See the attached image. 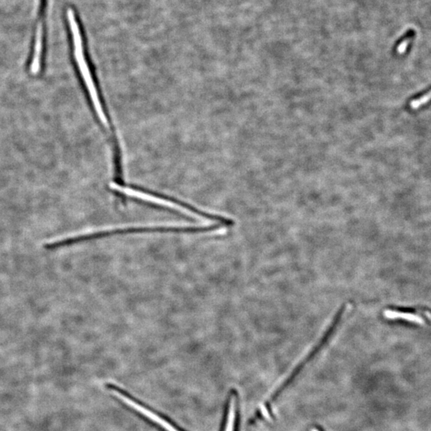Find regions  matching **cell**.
Listing matches in <instances>:
<instances>
[{
  "instance_id": "10",
  "label": "cell",
  "mask_w": 431,
  "mask_h": 431,
  "mask_svg": "<svg viewBox=\"0 0 431 431\" xmlns=\"http://www.w3.org/2000/svg\"><path fill=\"white\" fill-rule=\"evenodd\" d=\"M261 413H262V414H263L264 417H265L266 419L271 420V417H270V415H269V412H268L267 409H266L265 406H264V405H261Z\"/></svg>"
},
{
  "instance_id": "1",
  "label": "cell",
  "mask_w": 431,
  "mask_h": 431,
  "mask_svg": "<svg viewBox=\"0 0 431 431\" xmlns=\"http://www.w3.org/2000/svg\"><path fill=\"white\" fill-rule=\"evenodd\" d=\"M67 15L68 24L70 25L71 31L73 47H74V56L77 63V68L79 70L81 78L83 80L87 92L91 97V103L93 104L94 108L97 113L98 117L104 127L110 129V122L107 118V114L105 113L103 104L101 103L99 91L95 85V80L91 74V69L85 58V49H84L83 39L80 30L79 24L77 22L74 10L69 8L66 12Z\"/></svg>"
},
{
  "instance_id": "11",
  "label": "cell",
  "mask_w": 431,
  "mask_h": 431,
  "mask_svg": "<svg viewBox=\"0 0 431 431\" xmlns=\"http://www.w3.org/2000/svg\"><path fill=\"white\" fill-rule=\"evenodd\" d=\"M311 431H319L317 429H311Z\"/></svg>"
},
{
  "instance_id": "7",
  "label": "cell",
  "mask_w": 431,
  "mask_h": 431,
  "mask_svg": "<svg viewBox=\"0 0 431 431\" xmlns=\"http://www.w3.org/2000/svg\"><path fill=\"white\" fill-rule=\"evenodd\" d=\"M236 400L234 396L231 398L229 408H228V419H227L225 431H233L234 429L235 418H236Z\"/></svg>"
},
{
  "instance_id": "2",
  "label": "cell",
  "mask_w": 431,
  "mask_h": 431,
  "mask_svg": "<svg viewBox=\"0 0 431 431\" xmlns=\"http://www.w3.org/2000/svg\"><path fill=\"white\" fill-rule=\"evenodd\" d=\"M111 190H114V191L117 192L118 194H123L124 196L130 197V198L139 200V201L152 204V205H158L160 207L178 211L180 213L190 215L191 217L207 219L209 221H213V222L217 223V224H222L224 226H231L233 224V221L232 220L220 216V215L207 213L205 211L193 207L191 205H188L186 204L182 203V202H177L174 200L168 199L165 197L153 195V194H149L148 192L137 190V189L128 187V186H122V185L117 184V183H113L111 185Z\"/></svg>"
},
{
  "instance_id": "6",
  "label": "cell",
  "mask_w": 431,
  "mask_h": 431,
  "mask_svg": "<svg viewBox=\"0 0 431 431\" xmlns=\"http://www.w3.org/2000/svg\"><path fill=\"white\" fill-rule=\"evenodd\" d=\"M385 317L388 319H404V320L414 322V323L422 324L424 323V319L418 315H414L406 312H401L398 311H393V310H387L384 312Z\"/></svg>"
},
{
  "instance_id": "4",
  "label": "cell",
  "mask_w": 431,
  "mask_h": 431,
  "mask_svg": "<svg viewBox=\"0 0 431 431\" xmlns=\"http://www.w3.org/2000/svg\"><path fill=\"white\" fill-rule=\"evenodd\" d=\"M47 0H41L40 16L35 31V43H34L33 55L31 59V72L36 74L40 71L43 58V45H44V14Z\"/></svg>"
},
{
  "instance_id": "3",
  "label": "cell",
  "mask_w": 431,
  "mask_h": 431,
  "mask_svg": "<svg viewBox=\"0 0 431 431\" xmlns=\"http://www.w3.org/2000/svg\"><path fill=\"white\" fill-rule=\"evenodd\" d=\"M178 232V227L177 224H151V225H131V226L110 227L103 228L92 232H85L81 234L74 235L62 238L60 240H54L45 244L44 247L47 250H54L66 246L73 245L81 242L95 240L113 235L130 234V233H141V232Z\"/></svg>"
},
{
  "instance_id": "5",
  "label": "cell",
  "mask_w": 431,
  "mask_h": 431,
  "mask_svg": "<svg viewBox=\"0 0 431 431\" xmlns=\"http://www.w3.org/2000/svg\"><path fill=\"white\" fill-rule=\"evenodd\" d=\"M111 391H112L113 394L118 397L119 399H121L122 402H125L126 405L130 406V407L134 408V410L139 412L141 414H143L145 417H147L148 418L152 420V421H155L156 423L158 424L159 425L164 428V429H166L167 431H178V429H175L172 425L167 422L166 421H164L162 418L153 414V412H151L150 410L145 409V407L141 406V405L137 404V402L132 401L130 398L123 395L122 393H119L118 391H115V390H112Z\"/></svg>"
},
{
  "instance_id": "9",
  "label": "cell",
  "mask_w": 431,
  "mask_h": 431,
  "mask_svg": "<svg viewBox=\"0 0 431 431\" xmlns=\"http://www.w3.org/2000/svg\"><path fill=\"white\" fill-rule=\"evenodd\" d=\"M410 40H411V37L409 36V35L403 38V39L398 43V44L397 45L396 52L399 54H403V53L406 52V50H407L408 46L410 44Z\"/></svg>"
},
{
  "instance_id": "8",
  "label": "cell",
  "mask_w": 431,
  "mask_h": 431,
  "mask_svg": "<svg viewBox=\"0 0 431 431\" xmlns=\"http://www.w3.org/2000/svg\"><path fill=\"white\" fill-rule=\"evenodd\" d=\"M431 101V89L426 91L422 95H419L418 97L413 99L410 103V107L412 110H418L421 107H424Z\"/></svg>"
}]
</instances>
